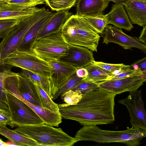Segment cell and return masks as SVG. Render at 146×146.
<instances>
[{"instance_id":"29","label":"cell","mask_w":146,"mask_h":146,"mask_svg":"<svg viewBox=\"0 0 146 146\" xmlns=\"http://www.w3.org/2000/svg\"><path fill=\"white\" fill-rule=\"evenodd\" d=\"M83 79L78 77L75 73L72 75L58 89L52 98V100L56 99L59 96L65 92L71 90L79 84Z\"/></svg>"},{"instance_id":"32","label":"cell","mask_w":146,"mask_h":146,"mask_svg":"<svg viewBox=\"0 0 146 146\" xmlns=\"http://www.w3.org/2000/svg\"><path fill=\"white\" fill-rule=\"evenodd\" d=\"M99 88L98 83L86 81L83 79L76 87L71 90L83 95Z\"/></svg>"},{"instance_id":"5","label":"cell","mask_w":146,"mask_h":146,"mask_svg":"<svg viewBox=\"0 0 146 146\" xmlns=\"http://www.w3.org/2000/svg\"><path fill=\"white\" fill-rule=\"evenodd\" d=\"M70 44L61 31L35 40L31 51L38 57L46 61L59 60L65 54Z\"/></svg>"},{"instance_id":"31","label":"cell","mask_w":146,"mask_h":146,"mask_svg":"<svg viewBox=\"0 0 146 146\" xmlns=\"http://www.w3.org/2000/svg\"><path fill=\"white\" fill-rule=\"evenodd\" d=\"M82 95L79 92L70 90L60 96L61 99L63 100L65 103L69 105H75L80 100Z\"/></svg>"},{"instance_id":"23","label":"cell","mask_w":146,"mask_h":146,"mask_svg":"<svg viewBox=\"0 0 146 146\" xmlns=\"http://www.w3.org/2000/svg\"><path fill=\"white\" fill-rule=\"evenodd\" d=\"M41 9L35 6L23 10L0 11V19H12L23 20L33 16Z\"/></svg>"},{"instance_id":"45","label":"cell","mask_w":146,"mask_h":146,"mask_svg":"<svg viewBox=\"0 0 146 146\" xmlns=\"http://www.w3.org/2000/svg\"><path fill=\"white\" fill-rule=\"evenodd\" d=\"M0 55H1V54H0Z\"/></svg>"},{"instance_id":"34","label":"cell","mask_w":146,"mask_h":146,"mask_svg":"<svg viewBox=\"0 0 146 146\" xmlns=\"http://www.w3.org/2000/svg\"><path fill=\"white\" fill-rule=\"evenodd\" d=\"M146 72H143L139 68L137 69H131L118 75L113 76L109 78L108 80H117L140 76L146 78Z\"/></svg>"},{"instance_id":"18","label":"cell","mask_w":146,"mask_h":146,"mask_svg":"<svg viewBox=\"0 0 146 146\" xmlns=\"http://www.w3.org/2000/svg\"><path fill=\"white\" fill-rule=\"evenodd\" d=\"M54 13L48 11L42 18L36 22L26 33L17 50L25 52H32L31 47L36 37L46 23Z\"/></svg>"},{"instance_id":"7","label":"cell","mask_w":146,"mask_h":146,"mask_svg":"<svg viewBox=\"0 0 146 146\" xmlns=\"http://www.w3.org/2000/svg\"><path fill=\"white\" fill-rule=\"evenodd\" d=\"M2 65L9 68H20L51 79V69L48 62L38 57L32 52L16 50L5 58Z\"/></svg>"},{"instance_id":"10","label":"cell","mask_w":146,"mask_h":146,"mask_svg":"<svg viewBox=\"0 0 146 146\" xmlns=\"http://www.w3.org/2000/svg\"><path fill=\"white\" fill-rule=\"evenodd\" d=\"M103 34V43L106 44L111 42L115 43L125 49L131 50L132 48H136L146 53V44L140 42L137 37L126 35L121 29L108 25Z\"/></svg>"},{"instance_id":"17","label":"cell","mask_w":146,"mask_h":146,"mask_svg":"<svg viewBox=\"0 0 146 146\" xmlns=\"http://www.w3.org/2000/svg\"><path fill=\"white\" fill-rule=\"evenodd\" d=\"M72 15L69 9L56 11L46 23L37 36L36 40L61 31L67 19Z\"/></svg>"},{"instance_id":"27","label":"cell","mask_w":146,"mask_h":146,"mask_svg":"<svg viewBox=\"0 0 146 146\" xmlns=\"http://www.w3.org/2000/svg\"><path fill=\"white\" fill-rule=\"evenodd\" d=\"M34 84L40 98L41 106L54 112H59L58 104L54 102L39 86L35 83Z\"/></svg>"},{"instance_id":"20","label":"cell","mask_w":146,"mask_h":146,"mask_svg":"<svg viewBox=\"0 0 146 146\" xmlns=\"http://www.w3.org/2000/svg\"><path fill=\"white\" fill-rule=\"evenodd\" d=\"M43 120L44 123L58 127L62 122V117L59 112H54L40 106L31 104L22 99Z\"/></svg>"},{"instance_id":"8","label":"cell","mask_w":146,"mask_h":146,"mask_svg":"<svg viewBox=\"0 0 146 146\" xmlns=\"http://www.w3.org/2000/svg\"><path fill=\"white\" fill-rule=\"evenodd\" d=\"M7 100L11 119L8 125L11 128L44 123L30 107L15 95L7 93Z\"/></svg>"},{"instance_id":"30","label":"cell","mask_w":146,"mask_h":146,"mask_svg":"<svg viewBox=\"0 0 146 146\" xmlns=\"http://www.w3.org/2000/svg\"><path fill=\"white\" fill-rule=\"evenodd\" d=\"M21 21L12 19H0V38L5 37Z\"/></svg>"},{"instance_id":"36","label":"cell","mask_w":146,"mask_h":146,"mask_svg":"<svg viewBox=\"0 0 146 146\" xmlns=\"http://www.w3.org/2000/svg\"><path fill=\"white\" fill-rule=\"evenodd\" d=\"M11 120V115L9 110L0 108V127L8 125Z\"/></svg>"},{"instance_id":"22","label":"cell","mask_w":146,"mask_h":146,"mask_svg":"<svg viewBox=\"0 0 146 146\" xmlns=\"http://www.w3.org/2000/svg\"><path fill=\"white\" fill-rule=\"evenodd\" d=\"M22 69L21 73L39 86L52 99L57 90L51 79L42 76L26 70Z\"/></svg>"},{"instance_id":"11","label":"cell","mask_w":146,"mask_h":146,"mask_svg":"<svg viewBox=\"0 0 146 146\" xmlns=\"http://www.w3.org/2000/svg\"><path fill=\"white\" fill-rule=\"evenodd\" d=\"M146 78L142 76L115 80L104 81L98 83L99 88L116 95L124 92L138 90L146 82Z\"/></svg>"},{"instance_id":"19","label":"cell","mask_w":146,"mask_h":146,"mask_svg":"<svg viewBox=\"0 0 146 146\" xmlns=\"http://www.w3.org/2000/svg\"><path fill=\"white\" fill-rule=\"evenodd\" d=\"M107 15L108 24L129 31L134 27L122 4L112 5L111 10Z\"/></svg>"},{"instance_id":"3","label":"cell","mask_w":146,"mask_h":146,"mask_svg":"<svg viewBox=\"0 0 146 146\" xmlns=\"http://www.w3.org/2000/svg\"><path fill=\"white\" fill-rule=\"evenodd\" d=\"M61 32L70 44L86 47L97 52L100 36L82 16L72 15L64 23Z\"/></svg>"},{"instance_id":"9","label":"cell","mask_w":146,"mask_h":146,"mask_svg":"<svg viewBox=\"0 0 146 146\" xmlns=\"http://www.w3.org/2000/svg\"><path fill=\"white\" fill-rule=\"evenodd\" d=\"M129 111L131 126L146 131V113L141 90L130 92L125 98L118 101Z\"/></svg>"},{"instance_id":"28","label":"cell","mask_w":146,"mask_h":146,"mask_svg":"<svg viewBox=\"0 0 146 146\" xmlns=\"http://www.w3.org/2000/svg\"><path fill=\"white\" fill-rule=\"evenodd\" d=\"M77 0H44L45 3L52 11L69 10L76 5Z\"/></svg>"},{"instance_id":"33","label":"cell","mask_w":146,"mask_h":146,"mask_svg":"<svg viewBox=\"0 0 146 146\" xmlns=\"http://www.w3.org/2000/svg\"><path fill=\"white\" fill-rule=\"evenodd\" d=\"M14 72L9 68L0 72V101L7 104V94L5 85L4 80L7 76L12 74Z\"/></svg>"},{"instance_id":"1","label":"cell","mask_w":146,"mask_h":146,"mask_svg":"<svg viewBox=\"0 0 146 146\" xmlns=\"http://www.w3.org/2000/svg\"><path fill=\"white\" fill-rule=\"evenodd\" d=\"M116 95L98 88L82 95L75 105L58 104L62 117L76 121L84 126L108 124L115 121Z\"/></svg>"},{"instance_id":"44","label":"cell","mask_w":146,"mask_h":146,"mask_svg":"<svg viewBox=\"0 0 146 146\" xmlns=\"http://www.w3.org/2000/svg\"><path fill=\"white\" fill-rule=\"evenodd\" d=\"M7 0H0V2H6Z\"/></svg>"},{"instance_id":"4","label":"cell","mask_w":146,"mask_h":146,"mask_svg":"<svg viewBox=\"0 0 146 146\" xmlns=\"http://www.w3.org/2000/svg\"><path fill=\"white\" fill-rule=\"evenodd\" d=\"M14 130L35 140L39 146H72L79 141L61 128L47 124L18 127Z\"/></svg>"},{"instance_id":"24","label":"cell","mask_w":146,"mask_h":146,"mask_svg":"<svg viewBox=\"0 0 146 146\" xmlns=\"http://www.w3.org/2000/svg\"><path fill=\"white\" fill-rule=\"evenodd\" d=\"M85 68L87 70L88 74L83 79L86 81L98 83L104 81L108 80L113 76L110 73L92 63Z\"/></svg>"},{"instance_id":"15","label":"cell","mask_w":146,"mask_h":146,"mask_svg":"<svg viewBox=\"0 0 146 146\" xmlns=\"http://www.w3.org/2000/svg\"><path fill=\"white\" fill-rule=\"evenodd\" d=\"M122 4L132 24L146 25V0H129Z\"/></svg>"},{"instance_id":"13","label":"cell","mask_w":146,"mask_h":146,"mask_svg":"<svg viewBox=\"0 0 146 146\" xmlns=\"http://www.w3.org/2000/svg\"><path fill=\"white\" fill-rule=\"evenodd\" d=\"M48 62L50 68L51 79L57 91L76 73L77 69L70 64L59 60Z\"/></svg>"},{"instance_id":"39","label":"cell","mask_w":146,"mask_h":146,"mask_svg":"<svg viewBox=\"0 0 146 146\" xmlns=\"http://www.w3.org/2000/svg\"><path fill=\"white\" fill-rule=\"evenodd\" d=\"M76 73L78 77L83 78L86 77L88 74V71L85 68L78 69Z\"/></svg>"},{"instance_id":"12","label":"cell","mask_w":146,"mask_h":146,"mask_svg":"<svg viewBox=\"0 0 146 146\" xmlns=\"http://www.w3.org/2000/svg\"><path fill=\"white\" fill-rule=\"evenodd\" d=\"M59 60L77 69L85 68L94 60L92 51L80 46L70 44L66 52Z\"/></svg>"},{"instance_id":"21","label":"cell","mask_w":146,"mask_h":146,"mask_svg":"<svg viewBox=\"0 0 146 146\" xmlns=\"http://www.w3.org/2000/svg\"><path fill=\"white\" fill-rule=\"evenodd\" d=\"M0 134L18 146H39L35 140L8 128L6 126L0 127Z\"/></svg>"},{"instance_id":"26","label":"cell","mask_w":146,"mask_h":146,"mask_svg":"<svg viewBox=\"0 0 146 146\" xmlns=\"http://www.w3.org/2000/svg\"><path fill=\"white\" fill-rule=\"evenodd\" d=\"M92 64L102 68L113 76H115L131 69V66L123 64H111L94 61Z\"/></svg>"},{"instance_id":"40","label":"cell","mask_w":146,"mask_h":146,"mask_svg":"<svg viewBox=\"0 0 146 146\" xmlns=\"http://www.w3.org/2000/svg\"><path fill=\"white\" fill-rule=\"evenodd\" d=\"M138 40L141 42H143L144 44H146V25L143 27L141 34Z\"/></svg>"},{"instance_id":"16","label":"cell","mask_w":146,"mask_h":146,"mask_svg":"<svg viewBox=\"0 0 146 146\" xmlns=\"http://www.w3.org/2000/svg\"><path fill=\"white\" fill-rule=\"evenodd\" d=\"M109 2L106 0H77L76 14L82 17L102 15Z\"/></svg>"},{"instance_id":"37","label":"cell","mask_w":146,"mask_h":146,"mask_svg":"<svg viewBox=\"0 0 146 146\" xmlns=\"http://www.w3.org/2000/svg\"><path fill=\"white\" fill-rule=\"evenodd\" d=\"M27 8L23 6L9 4L6 2H0V11L23 10Z\"/></svg>"},{"instance_id":"35","label":"cell","mask_w":146,"mask_h":146,"mask_svg":"<svg viewBox=\"0 0 146 146\" xmlns=\"http://www.w3.org/2000/svg\"><path fill=\"white\" fill-rule=\"evenodd\" d=\"M7 3L21 5L29 8L45 3L44 0H7Z\"/></svg>"},{"instance_id":"14","label":"cell","mask_w":146,"mask_h":146,"mask_svg":"<svg viewBox=\"0 0 146 146\" xmlns=\"http://www.w3.org/2000/svg\"><path fill=\"white\" fill-rule=\"evenodd\" d=\"M17 92L19 98L23 99L34 105L41 106L34 83L20 72L17 73Z\"/></svg>"},{"instance_id":"41","label":"cell","mask_w":146,"mask_h":146,"mask_svg":"<svg viewBox=\"0 0 146 146\" xmlns=\"http://www.w3.org/2000/svg\"><path fill=\"white\" fill-rule=\"evenodd\" d=\"M109 2L112 1L115 4H122L125 3L129 0H106Z\"/></svg>"},{"instance_id":"42","label":"cell","mask_w":146,"mask_h":146,"mask_svg":"<svg viewBox=\"0 0 146 146\" xmlns=\"http://www.w3.org/2000/svg\"><path fill=\"white\" fill-rule=\"evenodd\" d=\"M0 108L9 110V107L7 104L0 101Z\"/></svg>"},{"instance_id":"43","label":"cell","mask_w":146,"mask_h":146,"mask_svg":"<svg viewBox=\"0 0 146 146\" xmlns=\"http://www.w3.org/2000/svg\"><path fill=\"white\" fill-rule=\"evenodd\" d=\"M8 145L7 143L3 141L1 139H0V146H6Z\"/></svg>"},{"instance_id":"6","label":"cell","mask_w":146,"mask_h":146,"mask_svg":"<svg viewBox=\"0 0 146 146\" xmlns=\"http://www.w3.org/2000/svg\"><path fill=\"white\" fill-rule=\"evenodd\" d=\"M48 11L45 7L31 17L20 21L0 43V66L5 58L17 50L29 29Z\"/></svg>"},{"instance_id":"2","label":"cell","mask_w":146,"mask_h":146,"mask_svg":"<svg viewBox=\"0 0 146 146\" xmlns=\"http://www.w3.org/2000/svg\"><path fill=\"white\" fill-rule=\"evenodd\" d=\"M146 136V131L134 127L122 131L102 129L96 125L84 126L76 132L75 137L79 141H88L99 143H123L128 146L139 145Z\"/></svg>"},{"instance_id":"38","label":"cell","mask_w":146,"mask_h":146,"mask_svg":"<svg viewBox=\"0 0 146 146\" xmlns=\"http://www.w3.org/2000/svg\"><path fill=\"white\" fill-rule=\"evenodd\" d=\"M134 63L137 64L143 72H146V57L137 60Z\"/></svg>"},{"instance_id":"25","label":"cell","mask_w":146,"mask_h":146,"mask_svg":"<svg viewBox=\"0 0 146 146\" xmlns=\"http://www.w3.org/2000/svg\"><path fill=\"white\" fill-rule=\"evenodd\" d=\"M90 26L98 34H103L108 24L107 14L93 17H82Z\"/></svg>"}]
</instances>
